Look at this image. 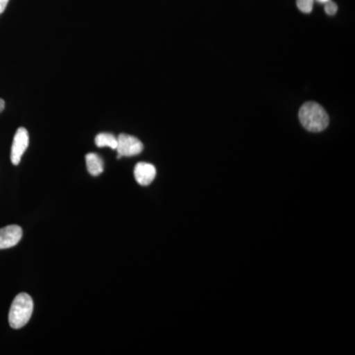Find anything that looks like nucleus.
Returning <instances> with one entry per match:
<instances>
[{
  "instance_id": "f257e3e1",
  "label": "nucleus",
  "mask_w": 355,
  "mask_h": 355,
  "mask_svg": "<svg viewBox=\"0 0 355 355\" xmlns=\"http://www.w3.org/2000/svg\"><path fill=\"white\" fill-rule=\"evenodd\" d=\"M299 120L305 130L310 132H323L328 128L330 119L321 105L307 102L299 110Z\"/></svg>"
},
{
  "instance_id": "f03ea898",
  "label": "nucleus",
  "mask_w": 355,
  "mask_h": 355,
  "mask_svg": "<svg viewBox=\"0 0 355 355\" xmlns=\"http://www.w3.org/2000/svg\"><path fill=\"white\" fill-rule=\"evenodd\" d=\"M34 303L27 293H20L14 298L9 310L8 321L11 328L18 330L23 328L31 319Z\"/></svg>"
},
{
  "instance_id": "7ed1b4c3",
  "label": "nucleus",
  "mask_w": 355,
  "mask_h": 355,
  "mask_svg": "<svg viewBox=\"0 0 355 355\" xmlns=\"http://www.w3.org/2000/svg\"><path fill=\"white\" fill-rule=\"evenodd\" d=\"M116 158L130 157V156L139 155L144 150V144L137 137L132 135L121 133L118 137V146H116Z\"/></svg>"
},
{
  "instance_id": "20e7f679",
  "label": "nucleus",
  "mask_w": 355,
  "mask_h": 355,
  "mask_svg": "<svg viewBox=\"0 0 355 355\" xmlns=\"http://www.w3.org/2000/svg\"><path fill=\"white\" fill-rule=\"evenodd\" d=\"M29 146V133L25 128H19L14 135L12 147H11V162L13 165L20 164L23 154Z\"/></svg>"
},
{
  "instance_id": "39448f33",
  "label": "nucleus",
  "mask_w": 355,
  "mask_h": 355,
  "mask_svg": "<svg viewBox=\"0 0 355 355\" xmlns=\"http://www.w3.org/2000/svg\"><path fill=\"white\" fill-rule=\"evenodd\" d=\"M23 230L18 225H8L0 229V250L16 246L22 239Z\"/></svg>"
},
{
  "instance_id": "423d86ee",
  "label": "nucleus",
  "mask_w": 355,
  "mask_h": 355,
  "mask_svg": "<svg viewBox=\"0 0 355 355\" xmlns=\"http://www.w3.org/2000/svg\"><path fill=\"white\" fill-rule=\"evenodd\" d=\"M156 177V168L150 163L139 162L135 167V181L140 186H148Z\"/></svg>"
},
{
  "instance_id": "0eeeda50",
  "label": "nucleus",
  "mask_w": 355,
  "mask_h": 355,
  "mask_svg": "<svg viewBox=\"0 0 355 355\" xmlns=\"http://www.w3.org/2000/svg\"><path fill=\"white\" fill-rule=\"evenodd\" d=\"M85 160L88 172L92 176H99L104 171V163H103L102 158L98 154H86Z\"/></svg>"
},
{
  "instance_id": "6e6552de",
  "label": "nucleus",
  "mask_w": 355,
  "mask_h": 355,
  "mask_svg": "<svg viewBox=\"0 0 355 355\" xmlns=\"http://www.w3.org/2000/svg\"><path fill=\"white\" fill-rule=\"evenodd\" d=\"M95 144L98 147H110L116 150V146H118V137H114L112 133H99L96 137Z\"/></svg>"
},
{
  "instance_id": "1a4fd4ad",
  "label": "nucleus",
  "mask_w": 355,
  "mask_h": 355,
  "mask_svg": "<svg viewBox=\"0 0 355 355\" xmlns=\"http://www.w3.org/2000/svg\"><path fill=\"white\" fill-rule=\"evenodd\" d=\"M315 0H296L299 10L303 13H311L314 6Z\"/></svg>"
},
{
  "instance_id": "9d476101",
  "label": "nucleus",
  "mask_w": 355,
  "mask_h": 355,
  "mask_svg": "<svg viewBox=\"0 0 355 355\" xmlns=\"http://www.w3.org/2000/svg\"><path fill=\"white\" fill-rule=\"evenodd\" d=\"M324 11H326V13L328 14V15H335V14L338 12V6H336L333 0H330V1L324 3Z\"/></svg>"
},
{
  "instance_id": "9b49d317",
  "label": "nucleus",
  "mask_w": 355,
  "mask_h": 355,
  "mask_svg": "<svg viewBox=\"0 0 355 355\" xmlns=\"http://www.w3.org/2000/svg\"><path fill=\"white\" fill-rule=\"evenodd\" d=\"M9 0H0V14L4 12L6 10L7 4H8Z\"/></svg>"
},
{
  "instance_id": "f8f14e48",
  "label": "nucleus",
  "mask_w": 355,
  "mask_h": 355,
  "mask_svg": "<svg viewBox=\"0 0 355 355\" xmlns=\"http://www.w3.org/2000/svg\"><path fill=\"white\" fill-rule=\"evenodd\" d=\"M4 109H6V102H4V100L0 99V113H2Z\"/></svg>"
},
{
  "instance_id": "ddd939ff",
  "label": "nucleus",
  "mask_w": 355,
  "mask_h": 355,
  "mask_svg": "<svg viewBox=\"0 0 355 355\" xmlns=\"http://www.w3.org/2000/svg\"><path fill=\"white\" fill-rule=\"evenodd\" d=\"M316 1L320 2V3H326V2L330 1V0H316Z\"/></svg>"
}]
</instances>
